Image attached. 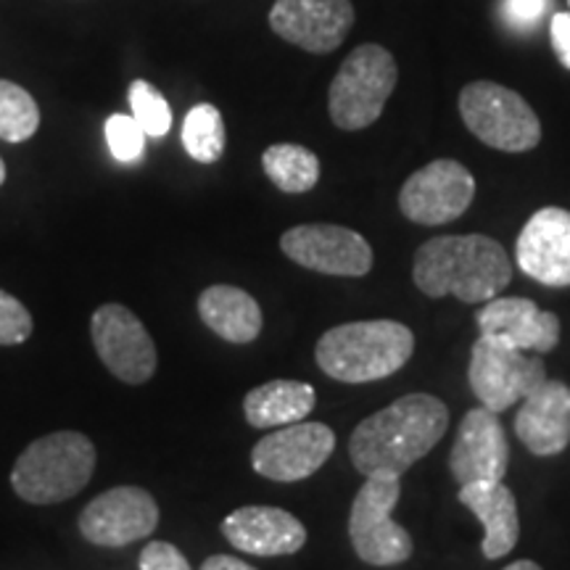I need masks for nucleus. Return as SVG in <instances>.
I'll return each instance as SVG.
<instances>
[{
    "mask_svg": "<svg viewBox=\"0 0 570 570\" xmlns=\"http://www.w3.org/2000/svg\"><path fill=\"white\" fill-rule=\"evenodd\" d=\"M412 281L431 298L458 296L465 304H487L510 285L512 262L489 235H439L417 248Z\"/></svg>",
    "mask_w": 570,
    "mask_h": 570,
    "instance_id": "obj_2",
    "label": "nucleus"
},
{
    "mask_svg": "<svg viewBox=\"0 0 570 570\" xmlns=\"http://www.w3.org/2000/svg\"><path fill=\"white\" fill-rule=\"evenodd\" d=\"M269 27L306 53L336 51L354 27L352 0H275Z\"/></svg>",
    "mask_w": 570,
    "mask_h": 570,
    "instance_id": "obj_14",
    "label": "nucleus"
},
{
    "mask_svg": "<svg viewBox=\"0 0 570 570\" xmlns=\"http://www.w3.org/2000/svg\"><path fill=\"white\" fill-rule=\"evenodd\" d=\"M399 497H402L399 475H367V481L356 491L348 512V539L356 558L367 566H402L412 558L415 550L412 537L391 518Z\"/></svg>",
    "mask_w": 570,
    "mask_h": 570,
    "instance_id": "obj_7",
    "label": "nucleus"
},
{
    "mask_svg": "<svg viewBox=\"0 0 570 570\" xmlns=\"http://www.w3.org/2000/svg\"><path fill=\"white\" fill-rule=\"evenodd\" d=\"M544 381V362L508 346L504 341L481 336L470 348L468 383L483 407L497 415L523 402Z\"/></svg>",
    "mask_w": 570,
    "mask_h": 570,
    "instance_id": "obj_8",
    "label": "nucleus"
},
{
    "mask_svg": "<svg viewBox=\"0 0 570 570\" xmlns=\"http://www.w3.org/2000/svg\"><path fill=\"white\" fill-rule=\"evenodd\" d=\"M515 436L537 458H554L570 444V386L547 377L520 402Z\"/></svg>",
    "mask_w": 570,
    "mask_h": 570,
    "instance_id": "obj_19",
    "label": "nucleus"
},
{
    "mask_svg": "<svg viewBox=\"0 0 570 570\" xmlns=\"http://www.w3.org/2000/svg\"><path fill=\"white\" fill-rule=\"evenodd\" d=\"M262 169L283 194H309L320 183V159L298 142H275L262 154Z\"/></svg>",
    "mask_w": 570,
    "mask_h": 570,
    "instance_id": "obj_23",
    "label": "nucleus"
},
{
    "mask_svg": "<svg viewBox=\"0 0 570 570\" xmlns=\"http://www.w3.org/2000/svg\"><path fill=\"white\" fill-rule=\"evenodd\" d=\"M32 336V315L17 296L0 288V346L24 344Z\"/></svg>",
    "mask_w": 570,
    "mask_h": 570,
    "instance_id": "obj_28",
    "label": "nucleus"
},
{
    "mask_svg": "<svg viewBox=\"0 0 570 570\" xmlns=\"http://www.w3.org/2000/svg\"><path fill=\"white\" fill-rule=\"evenodd\" d=\"M550 38L554 56H558L560 63L570 69V11H558L550 21Z\"/></svg>",
    "mask_w": 570,
    "mask_h": 570,
    "instance_id": "obj_31",
    "label": "nucleus"
},
{
    "mask_svg": "<svg viewBox=\"0 0 570 570\" xmlns=\"http://www.w3.org/2000/svg\"><path fill=\"white\" fill-rule=\"evenodd\" d=\"M460 117L483 146L525 154L539 146L541 122L529 101L499 82L479 80L460 90Z\"/></svg>",
    "mask_w": 570,
    "mask_h": 570,
    "instance_id": "obj_6",
    "label": "nucleus"
},
{
    "mask_svg": "<svg viewBox=\"0 0 570 570\" xmlns=\"http://www.w3.org/2000/svg\"><path fill=\"white\" fill-rule=\"evenodd\" d=\"M223 537L235 550L256 558L296 554L306 544V529L294 512L267 504L238 508L223 520Z\"/></svg>",
    "mask_w": 570,
    "mask_h": 570,
    "instance_id": "obj_18",
    "label": "nucleus"
},
{
    "mask_svg": "<svg viewBox=\"0 0 570 570\" xmlns=\"http://www.w3.org/2000/svg\"><path fill=\"white\" fill-rule=\"evenodd\" d=\"M40 127V106L21 85L0 80V140L24 142Z\"/></svg>",
    "mask_w": 570,
    "mask_h": 570,
    "instance_id": "obj_25",
    "label": "nucleus"
},
{
    "mask_svg": "<svg viewBox=\"0 0 570 570\" xmlns=\"http://www.w3.org/2000/svg\"><path fill=\"white\" fill-rule=\"evenodd\" d=\"M90 336L98 356L114 377L130 386L151 381L156 373V346L146 325L122 304H104L92 312Z\"/></svg>",
    "mask_w": 570,
    "mask_h": 570,
    "instance_id": "obj_10",
    "label": "nucleus"
},
{
    "mask_svg": "<svg viewBox=\"0 0 570 570\" xmlns=\"http://www.w3.org/2000/svg\"><path fill=\"white\" fill-rule=\"evenodd\" d=\"M460 502L481 520V550L487 560H499L515 550L520 539V515L515 494L502 481H479L460 487Z\"/></svg>",
    "mask_w": 570,
    "mask_h": 570,
    "instance_id": "obj_20",
    "label": "nucleus"
},
{
    "mask_svg": "<svg viewBox=\"0 0 570 570\" xmlns=\"http://www.w3.org/2000/svg\"><path fill=\"white\" fill-rule=\"evenodd\" d=\"M283 254L312 273L362 277L373 269V248L356 230L341 225H296L283 233Z\"/></svg>",
    "mask_w": 570,
    "mask_h": 570,
    "instance_id": "obj_12",
    "label": "nucleus"
},
{
    "mask_svg": "<svg viewBox=\"0 0 570 570\" xmlns=\"http://www.w3.org/2000/svg\"><path fill=\"white\" fill-rule=\"evenodd\" d=\"M481 336L504 341L520 352L547 354L560 344V317L539 309L537 302L523 296H497L475 315Z\"/></svg>",
    "mask_w": 570,
    "mask_h": 570,
    "instance_id": "obj_17",
    "label": "nucleus"
},
{
    "mask_svg": "<svg viewBox=\"0 0 570 570\" xmlns=\"http://www.w3.org/2000/svg\"><path fill=\"white\" fill-rule=\"evenodd\" d=\"M510 465V444L502 420L497 412L481 407L470 410L462 417L458 439H454L452 454H449V470L460 487L479 481H504Z\"/></svg>",
    "mask_w": 570,
    "mask_h": 570,
    "instance_id": "obj_15",
    "label": "nucleus"
},
{
    "mask_svg": "<svg viewBox=\"0 0 570 570\" xmlns=\"http://www.w3.org/2000/svg\"><path fill=\"white\" fill-rule=\"evenodd\" d=\"M96 446L85 433L56 431L32 441L13 462L11 487L30 504H59L88 487Z\"/></svg>",
    "mask_w": 570,
    "mask_h": 570,
    "instance_id": "obj_4",
    "label": "nucleus"
},
{
    "mask_svg": "<svg viewBox=\"0 0 570 570\" xmlns=\"http://www.w3.org/2000/svg\"><path fill=\"white\" fill-rule=\"evenodd\" d=\"M475 198V177L465 164L436 159L412 173L399 190V209L415 225L436 227L454 223Z\"/></svg>",
    "mask_w": 570,
    "mask_h": 570,
    "instance_id": "obj_9",
    "label": "nucleus"
},
{
    "mask_svg": "<svg viewBox=\"0 0 570 570\" xmlns=\"http://www.w3.org/2000/svg\"><path fill=\"white\" fill-rule=\"evenodd\" d=\"M3 183H6V161L0 159V185H3Z\"/></svg>",
    "mask_w": 570,
    "mask_h": 570,
    "instance_id": "obj_34",
    "label": "nucleus"
},
{
    "mask_svg": "<svg viewBox=\"0 0 570 570\" xmlns=\"http://www.w3.org/2000/svg\"><path fill=\"white\" fill-rule=\"evenodd\" d=\"M140 570H190V562L169 541H151L140 552Z\"/></svg>",
    "mask_w": 570,
    "mask_h": 570,
    "instance_id": "obj_30",
    "label": "nucleus"
},
{
    "mask_svg": "<svg viewBox=\"0 0 570 570\" xmlns=\"http://www.w3.org/2000/svg\"><path fill=\"white\" fill-rule=\"evenodd\" d=\"M399 82L396 59L377 42L356 46L327 90V111L338 130H365L381 119Z\"/></svg>",
    "mask_w": 570,
    "mask_h": 570,
    "instance_id": "obj_5",
    "label": "nucleus"
},
{
    "mask_svg": "<svg viewBox=\"0 0 570 570\" xmlns=\"http://www.w3.org/2000/svg\"><path fill=\"white\" fill-rule=\"evenodd\" d=\"M317 394L304 381H267L244 399V415L252 428H283L302 420L315 410Z\"/></svg>",
    "mask_w": 570,
    "mask_h": 570,
    "instance_id": "obj_22",
    "label": "nucleus"
},
{
    "mask_svg": "<svg viewBox=\"0 0 570 570\" xmlns=\"http://www.w3.org/2000/svg\"><path fill=\"white\" fill-rule=\"evenodd\" d=\"M415 354V333L396 320H356L323 333L317 365L338 383H373L394 375Z\"/></svg>",
    "mask_w": 570,
    "mask_h": 570,
    "instance_id": "obj_3",
    "label": "nucleus"
},
{
    "mask_svg": "<svg viewBox=\"0 0 570 570\" xmlns=\"http://www.w3.org/2000/svg\"><path fill=\"white\" fill-rule=\"evenodd\" d=\"M198 317L227 344H252L265 323L256 298L235 285H209L198 296Z\"/></svg>",
    "mask_w": 570,
    "mask_h": 570,
    "instance_id": "obj_21",
    "label": "nucleus"
},
{
    "mask_svg": "<svg viewBox=\"0 0 570 570\" xmlns=\"http://www.w3.org/2000/svg\"><path fill=\"white\" fill-rule=\"evenodd\" d=\"M502 570H541V566H537L533 560H518V562H510V566Z\"/></svg>",
    "mask_w": 570,
    "mask_h": 570,
    "instance_id": "obj_33",
    "label": "nucleus"
},
{
    "mask_svg": "<svg viewBox=\"0 0 570 570\" xmlns=\"http://www.w3.org/2000/svg\"><path fill=\"white\" fill-rule=\"evenodd\" d=\"M225 119L223 111L212 104H198L185 114L183 146L188 156L198 164H214L225 154Z\"/></svg>",
    "mask_w": 570,
    "mask_h": 570,
    "instance_id": "obj_24",
    "label": "nucleus"
},
{
    "mask_svg": "<svg viewBox=\"0 0 570 570\" xmlns=\"http://www.w3.org/2000/svg\"><path fill=\"white\" fill-rule=\"evenodd\" d=\"M336 433L325 423H291L267 433L252 449V468L262 479L296 483L315 475L331 460Z\"/></svg>",
    "mask_w": 570,
    "mask_h": 570,
    "instance_id": "obj_11",
    "label": "nucleus"
},
{
    "mask_svg": "<svg viewBox=\"0 0 570 570\" xmlns=\"http://www.w3.org/2000/svg\"><path fill=\"white\" fill-rule=\"evenodd\" d=\"M106 146L111 156L122 164H138L146 154V138L142 127L135 122L132 114H111L104 125Z\"/></svg>",
    "mask_w": 570,
    "mask_h": 570,
    "instance_id": "obj_27",
    "label": "nucleus"
},
{
    "mask_svg": "<svg viewBox=\"0 0 570 570\" xmlns=\"http://www.w3.org/2000/svg\"><path fill=\"white\" fill-rule=\"evenodd\" d=\"M127 98H130L132 119L142 127L148 138H164V135L173 130V109H169L167 98L151 82L135 80Z\"/></svg>",
    "mask_w": 570,
    "mask_h": 570,
    "instance_id": "obj_26",
    "label": "nucleus"
},
{
    "mask_svg": "<svg viewBox=\"0 0 570 570\" xmlns=\"http://www.w3.org/2000/svg\"><path fill=\"white\" fill-rule=\"evenodd\" d=\"M518 267L531 281L550 288L570 285V212L560 206H544L518 235Z\"/></svg>",
    "mask_w": 570,
    "mask_h": 570,
    "instance_id": "obj_16",
    "label": "nucleus"
},
{
    "mask_svg": "<svg viewBox=\"0 0 570 570\" xmlns=\"http://www.w3.org/2000/svg\"><path fill=\"white\" fill-rule=\"evenodd\" d=\"M449 410L439 396L407 394L362 420L348 439V458L362 475H399L444 439Z\"/></svg>",
    "mask_w": 570,
    "mask_h": 570,
    "instance_id": "obj_1",
    "label": "nucleus"
},
{
    "mask_svg": "<svg viewBox=\"0 0 570 570\" xmlns=\"http://www.w3.org/2000/svg\"><path fill=\"white\" fill-rule=\"evenodd\" d=\"M552 0H502L504 24L515 32H529L544 19Z\"/></svg>",
    "mask_w": 570,
    "mask_h": 570,
    "instance_id": "obj_29",
    "label": "nucleus"
},
{
    "mask_svg": "<svg viewBox=\"0 0 570 570\" xmlns=\"http://www.w3.org/2000/svg\"><path fill=\"white\" fill-rule=\"evenodd\" d=\"M202 570H256L248 562L233 558V554H212L209 560H204Z\"/></svg>",
    "mask_w": 570,
    "mask_h": 570,
    "instance_id": "obj_32",
    "label": "nucleus"
},
{
    "mask_svg": "<svg viewBox=\"0 0 570 570\" xmlns=\"http://www.w3.org/2000/svg\"><path fill=\"white\" fill-rule=\"evenodd\" d=\"M159 525V504L140 487H117L90 499L80 515L82 537L96 547H127L151 537Z\"/></svg>",
    "mask_w": 570,
    "mask_h": 570,
    "instance_id": "obj_13",
    "label": "nucleus"
},
{
    "mask_svg": "<svg viewBox=\"0 0 570 570\" xmlns=\"http://www.w3.org/2000/svg\"><path fill=\"white\" fill-rule=\"evenodd\" d=\"M568 6H570V0H568Z\"/></svg>",
    "mask_w": 570,
    "mask_h": 570,
    "instance_id": "obj_35",
    "label": "nucleus"
}]
</instances>
